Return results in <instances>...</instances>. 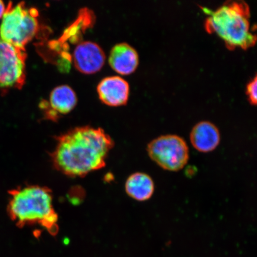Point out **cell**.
<instances>
[{
  "mask_svg": "<svg viewBox=\"0 0 257 257\" xmlns=\"http://www.w3.org/2000/svg\"><path fill=\"white\" fill-rule=\"evenodd\" d=\"M190 141L198 152L207 153L213 152L220 142L218 128L210 121H202L195 125L190 134Z\"/></svg>",
  "mask_w": 257,
  "mask_h": 257,
  "instance_id": "9c48e42d",
  "label": "cell"
},
{
  "mask_svg": "<svg viewBox=\"0 0 257 257\" xmlns=\"http://www.w3.org/2000/svg\"><path fill=\"white\" fill-rule=\"evenodd\" d=\"M10 218L19 227L39 224L51 235L59 231L52 191L46 186L28 185L9 192Z\"/></svg>",
  "mask_w": 257,
  "mask_h": 257,
  "instance_id": "7a4b0ae2",
  "label": "cell"
},
{
  "mask_svg": "<svg viewBox=\"0 0 257 257\" xmlns=\"http://www.w3.org/2000/svg\"><path fill=\"white\" fill-rule=\"evenodd\" d=\"M155 190V185L152 177L143 172L133 173L125 183V191L134 200L146 201L150 200Z\"/></svg>",
  "mask_w": 257,
  "mask_h": 257,
  "instance_id": "8fae6325",
  "label": "cell"
},
{
  "mask_svg": "<svg viewBox=\"0 0 257 257\" xmlns=\"http://www.w3.org/2000/svg\"><path fill=\"white\" fill-rule=\"evenodd\" d=\"M38 12L26 7L24 3L8 5L0 24V40L15 47L25 48L38 30Z\"/></svg>",
  "mask_w": 257,
  "mask_h": 257,
  "instance_id": "277c9868",
  "label": "cell"
},
{
  "mask_svg": "<svg viewBox=\"0 0 257 257\" xmlns=\"http://www.w3.org/2000/svg\"><path fill=\"white\" fill-rule=\"evenodd\" d=\"M207 15L205 29L222 40L229 50H246L254 46L256 36L250 22V9L243 1L227 2L212 11L202 8Z\"/></svg>",
  "mask_w": 257,
  "mask_h": 257,
  "instance_id": "3957f363",
  "label": "cell"
},
{
  "mask_svg": "<svg viewBox=\"0 0 257 257\" xmlns=\"http://www.w3.org/2000/svg\"><path fill=\"white\" fill-rule=\"evenodd\" d=\"M114 141L101 128H72L57 138L51 154L54 168L71 178L83 177L104 168Z\"/></svg>",
  "mask_w": 257,
  "mask_h": 257,
  "instance_id": "6da1fadb",
  "label": "cell"
},
{
  "mask_svg": "<svg viewBox=\"0 0 257 257\" xmlns=\"http://www.w3.org/2000/svg\"><path fill=\"white\" fill-rule=\"evenodd\" d=\"M97 92L101 101L115 107L126 104L130 87L126 80L121 77L109 76L99 83Z\"/></svg>",
  "mask_w": 257,
  "mask_h": 257,
  "instance_id": "ba28073f",
  "label": "cell"
},
{
  "mask_svg": "<svg viewBox=\"0 0 257 257\" xmlns=\"http://www.w3.org/2000/svg\"><path fill=\"white\" fill-rule=\"evenodd\" d=\"M73 59L77 70L85 74L97 72L104 66L105 55L98 45L92 41H83L77 45Z\"/></svg>",
  "mask_w": 257,
  "mask_h": 257,
  "instance_id": "52a82bcc",
  "label": "cell"
},
{
  "mask_svg": "<svg viewBox=\"0 0 257 257\" xmlns=\"http://www.w3.org/2000/svg\"><path fill=\"white\" fill-rule=\"evenodd\" d=\"M150 158L164 170L178 172L187 165L189 147L182 138L176 135L160 136L148 145Z\"/></svg>",
  "mask_w": 257,
  "mask_h": 257,
  "instance_id": "5b68a950",
  "label": "cell"
},
{
  "mask_svg": "<svg viewBox=\"0 0 257 257\" xmlns=\"http://www.w3.org/2000/svg\"><path fill=\"white\" fill-rule=\"evenodd\" d=\"M50 102L53 110L65 114L73 110L77 103V96L68 85L57 86L51 91Z\"/></svg>",
  "mask_w": 257,
  "mask_h": 257,
  "instance_id": "7c38bea8",
  "label": "cell"
},
{
  "mask_svg": "<svg viewBox=\"0 0 257 257\" xmlns=\"http://www.w3.org/2000/svg\"><path fill=\"white\" fill-rule=\"evenodd\" d=\"M8 8V5L6 6L4 2L0 1V19H2L6 11H7Z\"/></svg>",
  "mask_w": 257,
  "mask_h": 257,
  "instance_id": "5bb4252c",
  "label": "cell"
},
{
  "mask_svg": "<svg viewBox=\"0 0 257 257\" xmlns=\"http://www.w3.org/2000/svg\"><path fill=\"white\" fill-rule=\"evenodd\" d=\"M25 48L0 40V89L21 88L26 78Z\"/></svg>",
  "mask_w": 257,
  "mask_h": 257,
  "instance_id": "8992f818",
  "label": "cell"
},
{
  "mask_svg": "<svg viewBox=\"0 0 257 257\" xmlns=\"http://www.w3.org/2000/svg\"><path fill=\"white\" fill-rule=\"evenodd\" d=\"M108 62L115 72L127 75L136 71L139 64V56L130 44L119 43L112 48Z\"/></svg>",
  "mask_w": 257,
  "mask_h": 257,
  "instance_id": "30bf717a",
  "label": "cell"
},
{
  "mask_svg": "<svg viewBox=\"0 0 257 257\" xmlns=\"http://www.w3.org/2000/svg\"><path fill=\"white\" fill-rule=\"evenodd\" d=\"M246 93L250 103L255 105L257 101V79L256 76L248 83Z\"/></svg>",
  "mask_w": 257,
  "mask_h": 257,
  "instance_id": "4fadbf2b",
  "label": "cell"
}]
</instances>
